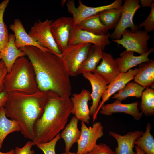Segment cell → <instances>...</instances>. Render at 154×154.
Listing matches in <instances>:
<instances>
[{"label": "cell", "mask_w": 154, "mask_h": 154, "mask_svg": "<svg viewBox=\"0 0 154 154\" xmlns=\"http://www.w3.org/2000/svg\"><path fill=\"white\" fill-rule=\"evenodd\" d=\"M9 2V0H5L0 3V52L4 50L9 40L8 31L3 17Z\"/></svg>", "instance_id": "4dcf8cb0"}, {"label": "cell", "mask_w": 154, "mask_h": 154, "mask_svg": "<svg viewBox=\"0 0 154 154\" xmlns=\"http://www.w3.org/2000/svg\"><path fill=\"white\" fill-rule=\"evenodd\" d=\"M15 41L14 35L10 34L8 42L4 50L0 52V60H2L4 62L8 73L10 72L13 64L18 58L26 56L24 52L17 48Z\"/></svg>", "instance_id": "44dd1931"}, {"label": "cell", "mask_w": 154, "mask_h": 154, "mask_svg": "<svg viewBox=\"0 0 154 154\" xmlns=\"http://www.w3.org/2000/svg\"><path fill=\"white\" fill-rule=\"evenodd\" d=\"M8 97V93L4 91L0 93V109L4 106Z\"/></svg>", "instance_id": "8d00e7d4"}, {"label": "cell", "mask_w": 154, "mask_h": 154, "mask_svg": "<svg viewBox=\"0 0 154 154\" xmlns=\"http://www.w3.org/2000/svg\"><path fill=\"white\" fill-rule=\"evenodd\" d=\"M8 93L4 108L6 116L20 124L21 134L32 141L35 122L42 115L48 99V91L38 89L35 93L17 92Z\"/></svg>", "instance_id": "7a4b0ae2"}, {"label": "cell", "mask_w": 154, "mask_h": 154, "mask_svg": "<svg viewBox=\"0 0 154 154\" xmlns=\"http://www.w3.org/2000/svg\"><path fill=\"white\" fill-rule=\"evenodd\" d=\"M104 52L100 46L92 45L86 59L78 70V75L88 72L95 73L97 66L102 59Z\"/></svg>", "instance_id": "603a6c76"}, {"label": "cell", "mask_w": 154, "mask_h": 154, "mask_svg": "<svg viewBox=\"0 0 154 154\" xmlns=\"http://www.w3.org/2000/svg\"><path fill=\"white\" fill-rule=\"evenodd\" d=\"M60 138V133H59L50 141L44 143H38L36 145L43 152L44 154H56L55 151L56 145Z\"/></svg>", "instance_id": "1f68e13d"}, {"label": "cell", "mask_w": 154, "mask_h": 154, "mask_svg": "<svg viewBox=\"0 0 154 154\" xmlns=\"http://www.w3.org/2000/svg\"><path fill=\"white\" fill-rule=\"evenodd\" d=\"M8 73L5 65L2 60H0V93L4 91L5 78Z\"/></svg>", "instance_id": "e575fe53"}, {"label": "cell", "mask_w": 154, "mask_h": 154, "mask_svg": "<svg viewBox=\"0 0 154 154\" xmlns=\"http://www.w3.org/2000/svg\"><path fill=\"white\" fill-rule=\"evenodd\" d=\"M138 71V68L130 69L126 72L121 73L117 77L108 85V87L103 94L102 100L100 102L98 108L95 114L93 116V121L97 118L98 112L101 107L108 100L112 95L124 87L129 82L134 79Z\"/></svg>", "instance_id": "5bb4252c"}, {"label": "cell", "mask_w": 154, "mask_h": 154, "mask_svg": "<svg viewBox=\"0 0 154 154\" xmlns=\"http://www.w3.org/2000/svg\"><path fill=\"white\" fill-rule=\"evenodd\" d=\"M154 50V47L146 53L135 56L133 52L125 50L121 52L120 57L116 58L120 72H126L133 67L140 64L150 60L149 56Z\"/></svg>", "instance_id": "e0dca14e"}, {"label": "cell", "mask_w": 154, "mask_h": 154, "mask_svg": "<svg viewBox=\"0 0 154 154\" xmlns=\"http://www.w3.org/2000/svg\"><path fill=\"white\" fill-rule=\"evenodd\" d=\"M138 71L134 77L135 82L145 89L154 87V60H151L139 65Z\"/></svg>", "instance_id": "7402d4cb"}, {"label": "cell", "mask_w": 154, "mask_h": 154, "mask_svg": "<svg viewBox=\"0 0 154 154\" xmlns=\"http://www.w3.org/2000/svg\"><path fill=\"white\" fill-rule=\"evenodd\" d=\"M70 99L73 105L71 114L82 122L89 124L90 117L88 102L92 99L90 92L83 89L79 93H73Z\"/></svg>", "instance_id": "4fadbf2b"}, {"label": "cell", "mask_w": 154, "mask_h": 154, "mask_svg": "<svg viewBox=\"0 0 154 154\" xmlns=\"http://www.w3.org/2000/svg\"><path fill=\"white\" fill-rule=\"evenodd\" d=\"M88 154H117L105 143L96 144Z\"/></svg>", "instance_id": "836d02e7"}, {"label": "cell", "mask_w": 154, "mask_h": 154, "mask_svg": "<svg viewBox=\"0 0 154 154\" xmlns=\"http://www.w3.org/2000/svg\"><path fill=\"white\" fill-rule=\"evenodd\" d=\"M141 6L143 7H150L154 3V0H140L139 1Z\"/></svg>", "instance_id": "74e56055"}, {"label": "cell", "mask_w": 154, "mask_h": 154, "mask_svg": "<svg viewBox=\"0 0 154 154\" xmlns=\"http://www.w3.org/2000/svg\"><path fill=\"white\" fill-rule=\"evenodd\" d=\"M52 20L46 19L44 21L38 20L31 27L28 34L41 46L50 52L60 56L59 49L51 33L50 25Z\"/></svg>", "instance_id": "52a82bcc"}, {"label": "cell", "mask_w": 154, "mask_h": 154, "mask_svg": "<svg viewBox=\"0 0 154 154\" xmlns=\"http://www.w3.org/2000/svg\"><path fill=\"white\" fill-rule=\"evenodd\" d=\"M151 10L147 18L138 25L139 28L143 27L144 30L148 33L154 30V3L151 6Z\"/></svg>", "instance_id": "d6a6232c"}, {"label": "cell", "mask_w": 154, "mask_h": 154, "mask_svg": "<svg viewBox=\"0 0 154 154\" xmlns=\"http://www.w3.org/2000/svg\"><path fill=\"white\" fill-rule=\"evenodd\" d=\"M61 154H77L76 153L73 152H70V151L68 152H65ZM85 154H88L87 153Z\"/></svg>", "instance_id": "60d3db41"}, {"label": "cell", "mask_w": 154, "mask_h": 154, "mask_svg": "<svg viewBox=\"0 0 154 154\" xmlns=\"http://www.w3.org/2000/svg\"><path fill=\"white\" fill-rule=\"evenodd\" d=\"M138 101L129 104H122L121 102L115 100L112 103L104 104L100 108V113L106 116L114 113H124L132 116L136 120H139L143 116L138 107Z\"/></svg>", "instance_id": "2e32d148"}, {"label": "cell", "mask_w": 154, "mask_h": 154, "mask_svg": "<svg viewBox=\"0 0 154 154\" xmlns=\"http://www.w3.org/2000/svg\"><path fill=\"white\" fill-rule=\"evenodd\" d=\"M82 74L89 81L92 87L91 95L92 102L90 111V115L93 116L97 111L100 99L107 89L108 84L96 73L88 72Z\"/></svg>", "instance_id": "9a60e30c"}, {"label": "cell", "mask_w": 154, "mask_h": 154, "mask_svg": "<svg viewBox=\"0 0 154 154\" xmlns=\"http://www.w3.org/2000/svg\"><path fill=\"white\" fill-rule=\"evenodd\" d=\"M151 127V124L148 123L145 132L135 142L145 154H154V138L150 133Z\"/></svg>", "instance_id": "83f0119b"}, {"label": "cell", "mask_w": 154, "mask_h": 154, "mask_svg": "<svg viewBox=\"0 0 154 154\" xmlns=\"http://www.w3.org/2000/svg\"><path fill=\"white\" fill-rule=\"evenodd\" d=\"M74 27L72 17H62L51 23L50 30L59 50L63 51L68 45L71 31Z\"/></svg>", "instance_id": "8fae6325"}, {"label": "cell", "mask_w": 154, "mask_h": 154, "mask_svg": "<svg viewBox=\"0 0 154 154\" xmlns=\"http://www.w3.org/2000/svg\"><path fill=\"white\" fill-rule=\"evenodd\" d=\"M100 64L97 66L95 72L108 84L115 80L120 73L117 63L112 55L104 52Z\"/></svg>", "instance_id": "ac0fdd59"}, {"label": "cell", "mask_w": 154, "mask_h": 154, "mask_svg": "<svg viewBox=\"0 0 154 154\" xmlns=\"http://www.w3.org/2000/svg\"><path fill=\"white\" fill-rule=\"evenodd\" d=\"M141 97L139 108L141 112L146 116L154 114V90L148 88L144 90Z\"/></svg>", "instance_id": "f546056e"}, {"label": "cell", "mask_w": 154, "mask_h": 154, "mask_svg": "<svg viewBox=\"0 0 154 154\" xmlns=\"http://www.w3.org/2000/svg\"><path fill=\"white\" fill-rule=\"evenodd\" d=\"M143 133L142 131L136 130L128 132L125 135H122L110 131L109 134L117 141L118 146L115 150L117 154H136V152L133 150L135 146V142Z\"/></svg>", "instance_id": "d6986e66"}, {"label": "cell", "mask_w": 154, "mask_h": 154, "mask_svg": "<svg viewBox=\"0 0 154 154\" xmlns=\"http://www.w3.org/2000/svg\"><path fill=\"white\" fill-rule=\"evenodd\" d=\"M79 119L75 116L63 129L60 136L64 140L65 144V152L70 151L73 145L77 143L80 136L81 131L78 127Z\"/></svg>", "instance_id": "cb8c5ba5"}, {"label": "cell", "mask_w": 154, "mask_h": 154, "mask_svg": "<svg viewBox=\"0 0 154 154\" xmlns=\"http://www.w3.org/2000/svg\"><path fill=\"white\" fill-rule=\"evenodd\" d=\"M81 133L77 141V154H85L90 151L97 144V140L104 135L103 127L100 122L88 127L82 122Z\"/></svg>", "instance_id": "30bf717a"}, {"label": "cell", "mask_w": 154, "mask_h": 154, "mask_svg": "<svg viewBox=\"0 0 154 154\" xmlns=\"http://www.w3.org/2000/svg\"><path fill=\"white\" fill-rule=\"evenodd\" d=\"M123 2L122 0H116L107 5L92 7L84 5L79 0L78 5L76 7L74 1L69 0L66 2V6L68 12L72 15L74 26L85 19L104 10L112 8L120 9Z\"/></svg>", "instance_id": "9c48e42d"}, {"label": "cell", "mask_w": 154, "mask_h": 154, "mask_svg": "<svg viewBox=\"0 0 154 154\" xmlns=\"http://www.w3.org/2000/svg\"><path fill=\"white\" fill-rule=\"evenodd\" d=\"M72 107L70 96L48 91L44 112L34 125L33 146L50 141L59 133L66 126Z\"/></svg>", "instance_id": "3957f363"}, {"label": "cell", "mask_w": 154, "mask_h": 154, "mask_svg": "<svg viewBox=\"0 0 154 154\" xmlns=\"http://www.w3.org/2000/svg\"><path fill=\"white\" fill-rule=\"evenodd\" d=\"M19 49L24 52L32 65L39 90L70 96L72 88L70 76L60 56L32 46Z\"/></svg>", "instance_id": "6da1fadb"}, {"label": "cell", "mask_w": 154, "mask_h": 154, "mask_svg": "<svg viewBox=\"0 0 154 154\" xmlns=\"http://www.w3.org/2000/svg\"><path fill=\"white\" fill-rule=\"evenodd\" d=\"M110 33L97 35L80 29L77 25L72 29L68 44L79 43L93 44L101 47L104 51L106 46L110 43L109 40Z\"/></svg>", "instance_id": "7c38bea8"}, {"label": "cell", "mask_w": 154, "mask_h": 154, "mask_svg": "<svg viewBox=\"0 0 154 154\" xmlns=\"http://www.w3.org/2000/svg\"><path fill=\"white\" fill-rule=\"evenodd\" d=\"M91 45L88 43L68 44L62 52L60 57L70 76L78 75V70L86 59Z\"/></svg>", "instance_id": "5b68a950"}, {"label": "cell", "mask_w": 154, "mask_h": 154, "mask_svg": "<svg viewBox=\"0 0 154 154\" xmlns=\"http://www.w3.org/2000/svg\"><path fill=\"white\" fill-rule=\"evenodd\" d=\"M81 30L97 35L108 33V29L101 22L98 14L82 21L77 25Z\"/></svg>", "instance_id": "d4e9b609"}, {"label": "cell", "mask_w": 154, "mask_h": 154, "mask_svg": "<svg viewBox=\"0 0 154 154\" xmlns=\"http://www.w3.org/2000/svg\"><path fill=\"white\" fill-rule=\"evenodd\" d=\"M9 27L14 33L15 44L17 48L19 49L23 47L32 46L36 47L44 51L50 52L48 49L40 45L29 35L26 32L20 19H15L13 23L11 24Z\"/></svg>", "instance_id": "ffe728a7"}, {"label": "cell", "mask_w": 154, "mask_h": 154, "mask_svg": "<svg viewBox=\"0 0 154 154\" xmlns=\"http://www.w3.org/2000/svg\"><path fill=\"white\" fill-rule=\"evenodd\" d=\"M121 14V8L107 9L98 13L101 22L108 30L115 28L119 21Z\"/></svg>", "instance_id": "f1b7e54d"}, {"label": "cell", "mask_w": 154, "mask_h": 154, "mask_svg": "<svg viewBox=\"0 0 154 154\" xmlns=\"http://www.w3.org/2000/svg\"><path fill=\"white\" fill-rule=\"evenodd\" d=\"M135 148L136 154H145L144 152L137 145L135 146Z\"/></svg>", "instance_id": "f35d334b"}, {"label": "cell", "mask_w": 154, "mask_h": 154, "mask_svg": "<svg viewBox=\"0 0 154 154\" xmlns=\"http://www.w3.org/2000/svg\"><path fill=\"white\" fill-rule=\"evenodd\" d=\"M33 146L32 141H28L21 148L16 147L14 150L15 154H34L35 151L31 150Z\"/></svg>", "instance_id": "d590c367"}, {"label": "cell", "mask_w": 154, "mask_h": 154, "mask_svg": "<svg viewBox=\"0 0 154 154\" xmlns=\"http://www.w3.org/2000/svg\"><path fill=\"white\" fill-rule=\"evenodd\" d=\"M19 123L14 120L7 118L3 107L0 109V149L1 148L4 140L9 133L21 131Z\"/></svg>", "instance_id": "484cf974"}, {"label": "cell", "mask_w": 154, "mask_h": 154, "mask_svg": "<svg viewBox=\"0 0 154 154\" xmlns=\"http://www.w3.org/2000/svg\"><path fill=\"white\" fill-rule=\"evenodd\" d=\"M38 89L35 74L31 62L25 56L18 58L10 72L6 75L4 91L7 93L17 92L33 94Z\"/></svg>", "instance_id": "277c9868"}, {"label": "cell", "mask_w": 154, "mask_h": 154, "mask_svg": "<svg viewBox=\"0 0 154 154\" xmlns=\"http://www.w3.org/2000/svg\"><path fill=\"white\" fill-rule=\"evenodd\" d=\"M0 154H15L14 150L12 149L9 151L6 152H2L0 151Z\"/></svg>", "instance_id": "ab89813d"}, {"label": "cell", "mask_w": 154, "mask_h": 154, "mask_svg": "<svg viewBox=\"0 0 154 154\" xmlns=\"http://www.w3.org/2000/svg\"><path fill=\"white\" fill-rule=\"evenodd\" d=\"M139 0H125L121 8V14L118 23L113 32L110 34V38L112 40L121 38L123 32L127 28L134 32L138 30V25L133 22V16L137 10L140 7Z\"/></svg>", "instance_id": "8992f818"}, {"label": "cell", "mask_w": 154, "mask_h": 154, "mask_svg": "<svg viewBox=\"0 0 154 154\" xmlns=\"http://www.w3.org/2000/svg\"><path fill=\"white\" fill-rule=\"evenodd\" d=\"M122 38L112 40L118 45H121L126 50L136 52L141 55L149 50L148 42L151 38L148 33L144 30H139L132 32L127 29L122 33Z\"/></svg>", "instance_id": "ba28073f"}, {"label": "cell", "mask_w": 154, "mask_h": 154, "mask_svg": "<svg viewBox=\"0 0 154 154\" xmlns=\"http://www.w3.org/2000/svg\"><path fill=\"white\" fill-rule=\"evenodd\" d=\"M145 89L136 82H130L118 91L117 93L114 94L112 98L121 102L130 96L139 98L141 97Z\"/></svg>", "instance_id": "4316f807"}]
</instances>
